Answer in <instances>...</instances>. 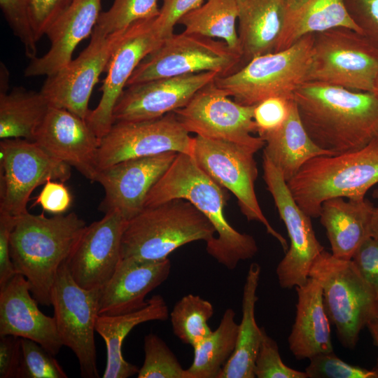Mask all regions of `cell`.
<instances>
[{"instance_id":"obj_12","label":"cell","mask_w":378,"mask_h":378,"mask_svg":"<svg viewBox=\"0 0 378 378\" xmlns=\"http://www.w3.org/2000/svg\"><path fill=\"white\" fill-rule=\"evenodd\" d=\"M101 289L87 290L79 286L64 262L59 269L51 293V305L62 344L74 353L79 363L80 375L85 378L99 377L94 332Z\"/></svg>"},{"instance_id":"obj_25","label":"cell","mask_w":378,"mask_h":378,"mask_svg":"<svg viewBox=\"0 0 378 378\" xmlns=\"http://www.w3.org/2000/svg\"><path fill=\"white\" fill-rule=\"evenodd\" d=\"M298 295L295 322L288 342L289 349L298 360L333 351L330 321L327 315L320 284L309 277L295 287Z\"/></svg>"},{"instance_id":"obj_14","label":"cell","mask_w":378,"mask_h":378,"mask_svg":"<svg viewBox=\"0 0 378 378\" xmlns=\"http://www.w3.org/2000/svg\"><path fill=\"white\" fill-rule=\"evenodd\" d=\"M262 169L267 189L285 224L290 241L276 273L281 288H292L307 282L311 267L324 247L316 237L312 218L298 206L280 171L264 155Z\"/></svg>"},{"instance_id":"obj_8","label":"cell","mask_w":378,"mask_h":378,"mask_svg":"<svg viewBox=\"0 0 378 378\" xmlns=\"http://www.w3.org/2000/svg\"><path fill=\"white\" fill-rule=\"evenodd\" d=\"M377 74L378 49L362 34L345 27L314 34L309 81L372 92Z\"/></svg>"},{"instance_id":"obj_41","label":"cell","mask_w":378,"mask_h":378,"mask_svg":"<svg viewBox=\"0 0 378 378\" xmlns=\"http://www.w3.org/2000/svg\"><path fill=\"white\" fill-rule=\"evenodd\" d=\"M254 374L258 378H308L305 372L289 368L282 361L277 343L265 329L255 360Z\"/></svg>"},{"instance_id":"obj_15","label":"cell","mask_w":378,"mask_h":378,"mask_svg":"<svg viewBox=\"0 0 378 378\" xmlns=\"http://www.w3.org/2000/svg\"><path fill=\"white\" fill-rule=\"evenodd\" d=\"M192 144L193 137L174 112L151 120L115 122L100 141L98 169L170 151L191 155Z\"/></svg>"},{"instance_id":"obj_48","label":"cell","mask_w":378,"mask_h":378,"mask_svg":"<svg viewBox=\"0 0 378 378\" xmlns=\"http://www.w3.org/2000/svg\"><path fill=\"white\" fill-rule=\"evenodd\" d=\"M15 222L16 217L0 211V290L18 274L10 254V237Z\"/></svg>"},{"instance_id":"obj_51","label":"cell","mask_w":378,"mask_h":378,"mask_svg":"<svg viewBox=\"0 0 378 378\" xmlns=\"http://www.w3.org/2000/svg\"><path fill=\"white\" fill-rule=\"evenodd\" d=\"M371 237L378 239V207L375 206L371 223Z\"/></svg>"},{"instance_id":"obj_33","label":"cell","mask_w":378,"mask_h":378,"mask_svg":"<svg viewBox=\"0 0 378 378\" xmlns=\"http://www.w3.org/2000/svg\"><path fill=\"white\" fill-rule=\"evenodd\" d=\"M235 314L227 309L218 328L193 347V361L187 369L191 378H218L235 349L239 329Z\"/></svg>"},{"instance_id":"obj_18","label":"cell","mask_w":378,"mask_h":378,"mask_svg":"<svg viewBox=\"0 0 378 378\" xmlns=\"http://www.w3.org/2000/svg\"><path fill=\"white\" fill-rule=\"evenodd\" d=\"M128 220L112 211L86 225L66 260L74 281L87 290L102 288L122 260V239Z\"/></svg>"},{"instance_id":"obj_45","label":"cell","mask_w":378,"mask_h":378,"mask_svg":"<svg viewBox=\"0 0 378 378\" xmlns=\"http://www.w3.org/2000/svg\"><path fill=\"white\" fill-rule=\"evenodd\" d=\"M204 0H162L155 26L164 39L174 34V28L186 14L200 6Z\"/></svg>"},{"instance_id":"obj_26","label":"cell","mask_w":378,"mask_h":378,"mask_svg":"<svg viewBox=\"0 0 378 378\" xmlns=\"http://www.w3.org/2000/svg\"><path fill=\"white\" fill-rule=\"evenodd\" d=\"M375 206L368 200L333 197L324 201L319 214L336 258L351 260L361 244L371 237Z\"/></svg>"},{"instance_id":"obj_3","label":"cell","mask_w":378,"mask_h":378,"mask_svg":"<svg viewBox=\"0 0 378 378\" xmlns=\"http://www.w3.org/2000/svg\"><path fill=\"white\" fill-rule=\"evenodd\" d=\"M85 222L75 213L46 217L29 212L16 217L10 254L18 274L30 285L38 304L51 305V293L60 266L66 262Z\"/></svg>"},{"instance_id":"obj_39","label":"cell","mask_w":378,"mask_h":378,"mask_svg":"<svg viewBox=\"0 0 378 378\" xmlns=\"http://www.w3.org/2000/svg\"><path fill=\"white\" fill-rule=\"evenodd\" d=\"M0 6L13 33L22 43L27 57L36 58L38 41L30 21V0H0Z\"/></svg>"},{"instance_id":"obj_16","label":"cell","mask_w":378,"mask_h":378,"mask_svg":"<svg viewBox=\"0 0 378 378\" xmlns=\"http://www.w3.org/2000/svg\"><path fill=\"white\" fill-rule=\"evenodd\" d=\"M155 18L138 21L122 30L111 53L100 101L85 119L100 141L114 123L115 106L132 73L163 40L155 26Z\"/></svg>"},{"instance_id":"obj_49","label":"cell","mask_w":378,"mask_h":378,"mask_svg":"<svg viewBox=\"0 0 378 378\" xmlns=\"http://www.w3.org/2000/svg\"><path fill=\"white\" fill-rule=\"evenodd\" d=\"M21 337H0V377H18L21 364Z\"/></svg>"},{"instance_id":"obj_20","label":"cell","mask_w":378,"mask_h":378,"mask_svg":"<svg viewBox=\"0 0 378 378\" xmlns=\"http://www.w3.org/2000/svg\"><path fill=\"white\" fill-rule=\"evenodd\" d=\"M217 76L218 72L204 71L126 86L113 110L114 122L151 120L174 112Z\"/></svg>"},{"instance_id":"obj_47","label":"cell","mask_w":378,"mask_h":378,"mask_svg":"<svg viewBox=\"0 0 378 378\" xmlns=\"http://www.w3.org/2000/svg\"><path fill=\"white\" fill-rule=\"evenodd\" d=\"M71 202V195L63 182L49 180L44 184L32 206L39 204L43 211L62 214L69 209Z\"/></svg>"},{"instance_id":"obj_31","label":"cell","mask_w":378,"mask_h":378,"mask_svg":"<svg viewBox=\"0 0 378 378\" xmlns=\"http://www.w3.org/2000/svg\"><path fill=\"white\" fill-rule=\"evenodd\" d=\"M261 268L251 264L246 277L242 295V318L239 324L234 351L225 364L218 378H254L255 360L263 335V328H259L255 318L258 301Z\"/></svg>"},{"instance_id":"obj_50","label":"cell","mask_w":378,"mask_h":378,"mask_svg":"<svg viewBox=\"0 0 378 378\" xmlns=\"http://www.w3.org/2000/svg\"><path fill=\"white\" fill-rule=\"evenodd\" d=\"M367 328L372 337L374 344L378 349V316L372 318L367 325ZM378 372V357L377 365L374 368Z\"/></svg>"},{"instance_id":"obj_29","label":"cell","mask_w":378,"mask_h":378,"mask_svg":"<svg viewBox=\"0 0 378 378\" xmlns=\"http://www.w3.org/2000/svg\"><path fill=\"white\" fill-rule=\"evenodd\" d=\"M337 27L361 34L343 0H293L286 5L284 29L274 52L289 48L306 35Z\"/></svg>"},{"instance_id":"obj_17","label":"cell","mask_w":378,"mask_h":378,"mask_svg":"<svg viewBox=\"0 0 378 378\" xmlns=\"http://www.w3.org/2000/svg\"><path fill=\"white\" fill-rule=\"evenodd\" d=\"M122 31L108 36L93 31L90 43L76 59L47 76L41 92L50 106L86 119L93 88L105 71Z\"/></svg>"},{"instance_id":"obj_19","label":"cell","mask_w":378,"mask_h":378,"mask_svg":"<svg viewBox=\"0 0 378 378\" xmlns=\"http://www.w3.org/2000/svg\"><path fill=\"white\" fill-rule=\"evenodd\" d=\"M178 153L124 160L99 171L96 182L104 188L99 210L104 214L117 211L127 220L144 208L153 186L162 176Z\"/></svg>"},{"instance_id":"obj_36","label":"cell","mask_w":378,"mask_h":378,"mask_svg":"<svg viewBox=\"0 0 378 378\" xmlns=\"http://www.w3.org/2000/svg\"><path fill=\"white\" fill-rule=\"evenodd\" d=\"M159 13L158 0H113L111 8L100 13L93 31L108 36Z\"/></svg>"},{"instance_id":"obj_6","label":"cell","mask_w":378,"mask_h":378,"mask_svg":"<svg viewBox=\"0 0 378 378\" xmlns=\"http://www.w3.org/2000/svg\"><path fill=\"white\" fill-rule=\"evenodd\" d=\"M309 277L320 284L324 307L340 343L356 346L361 330L378 316V300L352 260L335 257L325 249L314 260Z\"/></svg>"},{"instance_id":"obj_7","label":"cell","mask_w":378,"mask_h":378,"mask_svg":"<svg viewBox=\"0 0 378 378\" xmlns=\"http://www.w3.org/2000/svg\"><path fill=\"white\" fill-rule=\"evenodd\" d=\"M313 42L314 34L306 35L286 49L255 57L233 73L217 76L215 83L243 105L273 97L293 99L309 81Z\"/></svg>"},{"instance_id":"obj_53","label":"cell","mask_w":378,"mask_h":378,"mask_svg":"<svg viewBox=\"0 0 378 378\" xmlns=\"http://www.w3.org/2000/svg\"><path fill=\"white\" fill-rule=\"evenodd\" d=\"M372 197L377 201V207H378V188L374 190L372 192Z\"/></svg>"},{"instance_id":"obj_52","label":"cell","mask_w":378,"mask_h":378,"mask_svg":"<svg viewBox=\"0 0 378 378\" xmlns=\"http://www.w3.org/2000/svg\"><path fill=\"white\" fill-rule=\"evenodd\" d=\"M372 93H373L378 97V74L374 80V88Z\"/></svg>"},{"instance_id":"obj_35","label":"cell","mask_w":378,"mask_h":378,"mask_svg":"<svg viewBox=\"0 0 378 378\" xmlns=\"http://www.w3.org/2000/svg\"><path fill=\"white\" fill-rule=\"evenodd\" d=\"M213 314L214 307L209 301L199 295H186L169 314L173 332L193 348L211 332L208 321Z\"/></svg>"},{"instance_id":"obj_28","label":"cell","mask_w":378,"mask_h":378,"mask_svg":"<svg viewBox=\"0 0 378 378\" xmlns=\"http://www.w3.org/2000/svg\"><path fill=\"white\" fill-rule=\"evenodd\" d=\"M169 316L168 306L160 295H155L148 300L144 308L127 314L99 315L95 331L104 340L107 360L104 378H127L137 374L139 368L125 360L122 354L125 338L136 326L150 321H165Z\"/></svg>"},{"instance_id":"obj_2","label":"cell","mask_w":378,"mask_h":378,"mask_svg":"<svg viewBox=\"0 0 378 378\" xmlns=\"http://www.w3.org/2000/svg\"><path fill=\"white\" fill-rule=\"evenodd\" d=\"M226 190L202 170L190 155L178 153L151 188L144 207L178 198L191 202L216 230V237L206 243V252L218 263L232 270L240 261L253 258L258 247L253 236L238 232L225 218Z\"/></svg>"},{"instance_id":"obj_24","label":"cell","mask_w":378,"mask_h":378,"mask_svg":"<svg viewBox=\"0 0 378 378\" xmlns=\"http://www.w3.org/2000/svg\"><path fill=\"white\" fill-rule=\"evenodd\" d=\"M101 1L73 0L46 34L50 41L49 50L31 59L24 76H48L69 63L78 45L92 34L101 13Z\"/></svg>"},{"instance_id":"obj_5","label":"cell","mask_w":378,"mask_h":378,"mask_svg":"<svg viewBox=\"0 0 378 378\" xmlns=\"http://www.w3.org/2000/svg\"><path fill=\"white\" fill-rule=\"evenodd\" d=\"M216 230L191 202L174 199L144 207L128 220L122 239V258L160 260L179 247L212 241Z\"/></svg>"},{"instance_id":"obj_10","label":"cell","mask_w":378,"mask_h":378,"mask_svg":"<svg viewBox=\"0 0 378 378\" xmlns=\"http://www.w3.org/2000/svg\"><path fill=\"white\" fill-rule=\"evenodd\" d=\"M252 148L231 141L193 137L191 156L199 167L223 188L236 197L241 213L249 221L264 225L267 232L275 238L285 252L286 239L270 223L258 203L255 182L258 170Z\"/></svg>"},{"instance_id":"obj_4","label":"cell","mask_w":378,"mask_h":378,"mask_svg":"<svg viewBox=\"0 0 378 378\" xmlns=\"http://www.w3.org/2000/svg\"><path fill=\"white\" fill-rule=\"evenodd\" d=\"M377 183L378 137L359 150L315 157L287 181L295 201L311 218L319 216L326 200L363 199Z\"/></svg>"},{"instance_id":"obj_43","label":"cell","mask_w":378,"mask_h":378,"mask_svg":"<svg viewBox=\"0 0 378 378\" xmlns=\"http://www.w3.org/2000/svg\"><path fill=\"white\" fill-rule=\"evenodd\" d=\"M361 34L378 49V0H343Z\"/></svg>"},{"instance_id":"obj_54","label":"cell","mask_w":378,"mask_h":378,"mask_svg":"<svg viewBox=\"0 0 378 378\" xmlns=\"http://www.w3.org/2000/svg\"><path fill=\"white\" fill-rule=\"evenodd\" d=\"M293 0H286V5L292 2Z\"/></svg>"},{"instance_id":"obj_13","label":"cell","mask_w":378,"mask_h":378,"mask_svg":"<svg viewBox=\"0 0 378 378\" xmlns=\"http://www.w3.org/2000/svg\"><path fill=\"white\" fill-rule=\"evenodd\" d=\"M230 97L214 80L199 90L184 107L174 112L189 133L237 143L258 152L265 142L252 135L257 132L253 120L255 105H243Z\"/></svg>"},{"instance_id":"obj_34","label":"cell","mask_w":378,"mask_h":378,"mask_svg":"<svg viewBox=\"0 0 378 378\" xmlns=\"http://www.w3.org/2000/svg\"><path fill=\"white\" fill-rule=\"evenodd\" d=\"M237 14V0H207L183 15L178 24L184 26L186 33L220 38L242 56L236 29Z\"/></svg>"},{"instance_id":"obj_40","label":"cell","mask_w":378,"mask_h":378,"mask_svg":"<svg viewBox=\"0 0 378 378\" xmlns=\"http://www.w3.org/2000/svg\"><path fill=\"white\" fill-rule=\"evenodd\" d=\"M305 369L308 378H378L377 371L349 364L333 351L317 354Z\"/></svg>"},{"instance_id":"obj_42","label":"cell","mask_w":378,"mask_h":378,"mask_svg":"<svg viewBox=\"0 0 378 378\" xmlns=\"http://www.w3.org/2000/svg\"><path fill=\"white\" fill-rule=\"evenodd\" d=\"M293 99L273 97L255 106L253 120L259 136L276 130L284 123Z\"/></svg>"},{"instance_id":"obj_30","label":"cell","mask_w":378,"mask_h":378,"mask_svg":"<svg viewBox=\"0 0 378 378\" xmlns=\"http://www.w3.org/2000/svg\"><path fill=\"white\" fill-rule=\"evenodd\" d=\"M260 137L265 142L263 155L280 171L286 182L309 160L332 155L318 148L311 139L300 120L293 99L284 123L276 130Z\"/></svg>"},{"instance_id":"obj_21","label":"cell","mask_w":378,"mask_h":378,"mask_svg":"<svg viewBox=\"0 0 378 378\" xmlns=\"http://www.w3.org/2000/svg\"><path fill=\"white\" fill-rule=\"evenodd\" d=\"M34 141L87 179L96 182L100 139L85 120L66 109L50 106Z\"/></svg>"},{"instance_id":"obj_32","label":"cell","mask_w":378,"mask_h":378,"mask_svg":"<svg viewBox=\"0 0 378 378\" xmlns=\"http://www.w3.org/2000/svg\"><path fill=\"white\" fill-rule=\"evenodd\" d=\"M50 105L40 92L15 87L0 92V138L34 141Z\"/></svg>"},{"instance_id":"obj_22","label":"cell","mask_w":378,"mask_h":378,"mask_svg":"<svg viewBox=\"0 0 378 378\" xmlns=\"http://www.w3.org/2000/svg\"><path fill=\"white\" fill-rule=\"evenodd\" d=\"M30 293L29 283L20 274L0 290V337L31 340L55 356L64 346L55 319L40 311L38 302Z\"/></svg>"},{"instance_id":"obj_11","label":"cell","mask_w":378,"mask_h":378,"mask_svg":"<svg viewBox=\"0 0 378 378\" xmlns=\"http://www.w3.org/2000/svg\"><path fill=\"white\" fill-rule=\"evenodd\" d=\"M71 168L36 141L1 139L0 211L14 217L27 213V203L35 188L49 180L68 181Z\"/></svg>"},{"instance_id":"obj_1","label":"cell","mask_w":378,"mask_h":378,"mask_svg":"<svg viewBox=\"0 0 378 378\" xmlns=\"http://www.w3.org/2000/svg\"><path fill=\"white\" fill-rule=\"evenodd\" d=\"M293 99L311 139L332 155L359 150L378 137V97L372 92L309 81Z\"/></svg>"},{"instance_id":"obj_27","label":"cell","mask_w":378,"mask_h":378,"mask_svg":"<svg viewBox=\"0 0 378 378\" xmlns=\"http://www.w3.org/2000/svg\"><path fill=\"white\" fill-rule=\"evenodd\" d=\"M237 5L244 66L255 57L275 51L284 29L286 2L237 0Z\"/></svg>"},{"instance_id":"obj_44","label":"cell","mask_w":378,"mask_h":378,"mask_svg":"<svg viewBox=\"0 0 378 378\" xmlns=\"http://www.w3.org/2000/svg\"><path fill=\"white\" fill-rule=\"evenodd\" d=\"M73 0H30L29 16L37 41L56 20L68 8Z\"/></svg>"},{"instance_id":"obj_38","label":"cell","mask_w":378,"mask_h":378,"mask_svg":"<svg viewBox=\"0 0 378 378\" xmlns=\"http://www.w3.org/2000/svg\"><path fill=\"white\" fill-rule=\"evenodd\" d=\"M22 359L19 378H66L54 356L38 343L21 337Z\"/></svg>"},{"instance_id":"obj_37","label":"cell","mask_w":378,"mask_h":378,"mask_svg":"<svg viewBox=\"0 0 378 378\" xmlns=\"http://www.w3.org/2000/svg\"><path fill=\"white\" fill-rule=\"evenodd\" d=\"M144 361L137 373L138 378H191L183 369L167 344L155 334L144 339Z\"/></svg>"},{"instance_id":"obj_46","label":"cell","mask_w":378,"mask_h":378,"mask_svg":"<svg viewBox=\"0 0 378 378\" xmlns=\"http://www.w3.org/2000/svg\"><path fill=\"white\" fill-rule=\"evenodd\" d=\"M361 276L373 289L378 300V239L370 237L351 258Z\"/></svg>"},{"instance_id":"obj_23","label":"cell","mask_w":378,"mask_h":378,"mask_svg":"<svg viewBox=\"0 0 378 378\" xmlns=\"http://www.w3.org/2000/svg\"><path fill=\"white\" fill-rule=\"evenodd\" d=\"M171 267L168 258L160 260L122 258L101 289L99 315L124 314L146 307L145 297L167 279Z\"/></svg>"},{"instance_id":"obj_9","label":"cell","mask_w":378,"mask_h":378,"mask_svg":"<svg viewBox=\"0 0 378 378\" xmlns=\"http://www.w3.org/2000/svg\"><path fill=\"white\" fill-rule=\"evenodd\" d=\"M241 59L223 41L184 31L173 34L141 62L126 86L204 71L225 76L239 69Z\"/></svg>"}]
</instances>
